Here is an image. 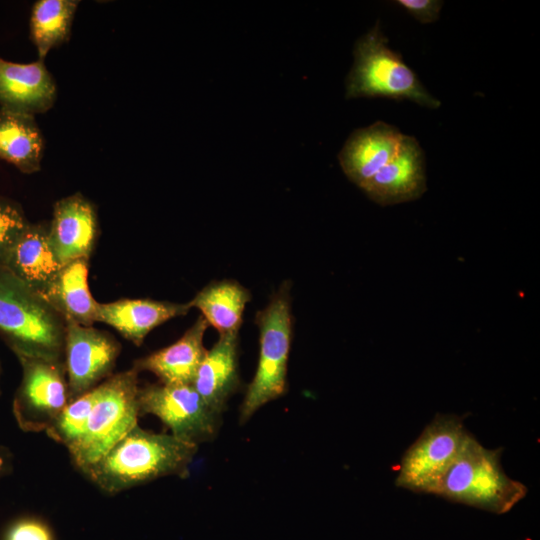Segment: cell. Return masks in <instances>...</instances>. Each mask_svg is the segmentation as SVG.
<instances>
[{
  "mask_svg": "<svg viewBox=\"0 0 540 540\" xmlns=\"http://www.w3.org/2000/svg\"><path fill=\"white\" fill-rule=\"evenodd\" d=\"M198 445L135 426L85 474L113 495L165 476L186 478Z\"/></svg>",
  "mask_w": 540,
  "mask_h": 540,
  "instance_id": "cell-1",
  "label": "cell"
},
{
  "mask_svg": "<svg viewBox=\"0 0 540 540\" xmlns=\"http://www.w3.org/2000/svg\"><path fill=\"white\" fill-rule=\"evenodd\" d=\"M66 322L34 289L0 267V337L18 356L62 360Z\"/></svg>",
  "mask_w": 540,
  "mask_h": 540,
  "instance_id": "cell-2",
  "label": "cell"
},
{
  "mask_svg": "<svg viewBox=\"0 0 540 540\" xmlns=\"http://www.w3.org/2000/svg\"><path fill=\"white\" fill-rule=\"evenodd\" d=\"M501 453L502 448L488 449L469 434L432 494L496 514L510 511L527 487L505 473Z\"/></svg>",
  "mask_w": 540,
  "mask_h": 540,
  "instance_id": "cell-3",
  "label": "cell"
},
{
  "mask_svg": "<svg viewBox=\"0 0 540 540\" xmlns=\"http://www.w3.org/2000/svg\"><path fill=\"white\" fill-rule=\"evenodd\" d=\"M354 63L345 80V97L407 99L437 109L441 103L422 85L402 56L388 47L379 22L360 37L353 49Z\"/></svg>",
  "mask_w": 540,
  "mask_h": 540,
  "instance_id": "cell-4",
  "label": "cell"
},
{
  "mask_svg": "<svg viewBox=\"0 0 540 540\" xmlns=\"http://www.w3.org/2000/svg\"><path fill=\"white\" fill-rule=\"evenodd\" d=\"M290 290V282L285 281L255 316L259 329V358L240 406V423L247 422L262 406L281 397L287 390L293 328Z\"/></svg>",
  "mask_w": 540,
  "mask_h": 540,
  "instance_id": "cell-5",
  "label": "cell"
},
{
  "mask_svg": "<svg viewBox=\"0 0 540 540\" xmlns=\"http://www.w3.org/2000/svg\"><path fill=\"white\" fill-rule=\"evenodd\" d=\"M138 372L115 373L96 387L85 434L70 452L75 467L86 474L129 431L137 426Z\"/></svg>",
  "mask_w": 540,
  "mask_h": 540,
  "instance_id": "cell-6",
  "label": "cell"
},
{
  "mask_svg": "<svg viewBox=\"0 0 540 540\" xmlns=\"http://www.w3.org/2000/svg\"><path fill=\"white\" fill-rule=\"evenodd\" d=\"M469 434L462 416L435 415L403 454L395 484L412 492L432 494Z\"/></svg>",
  "mask_w": 540,
  "mask_h": 540,
  "instance_id": "cell-7",
  "label": "cell"
},
{
  "mask_svg": "<svg viewBox=\"0 0 540 540\" xmlns=\"http://www.w3.org/2000/svg\"><path fill=\"white\" fill-rule=\"evenodd\" d=\"M17 359L22 378L12 402L15 421L24 432L46 431L70 402L64 361Z\"/></svg>",
  "mask_w": 540,
  "mask_h": 540,
  "instance_id": "cell-8",
  "label": "cell"
},
{
  "mask_svg": "<svg viewBox=\"0 0 540 540\" xmlns=\"http://www.w3.org/2000/svg\"><path fill=\"white\" fill-rule=\"evenodd\" d=\"M137 401L139 416H156L179 439L199 445L218 433L221 415L207 406L192 384H145L139 386Z\"/></svg>",
  "mask_w": 540,
  "mask_h": 540,
  "instance_id": "cell-9",
  "label": "cell"
},
{
  "mask_svg": "<svg viewBox=\"0 0 540 540\" xmlns=\"http://www.w3.org/2000/svg\"><path fill=\"white\" fill-rule=\"evenodd\" d=\"M121 351L110 334L73 322H66L63 361L70 401L108 379Z\"/></svg>",
  "mask_w": 540,
  "mask_h": 540,
  "instance_id": "cell-10",
  "label": "cell"
},
{
  "mask_svg": "<svg viewBox=\"0 0 540 540\" xmlns=\"http://www.w3.org/2000/svg\"><path fill=\"white\" fill-rule=\"evenodd\" d=\"M360 189L381 206L421 197L427 189L426 170L424 153L417 139L404 135L395 157Z\"/></svg>",
  "mask_w": 540,
  "mask_h": 540,
  "instance_id": "cell-11",
  "label": "cell"
},
{
  "mask_svg": "<svg viewBox=\"0 0 540 540\" xmlns=\"http://www.w3.org/2000/svg\"><path fill=\"white\" fill-rule=\"evenodd\" d=\"M98 233L96 208L81 193L61 198L54 204L49 235L63 265L79 259L89 260Z\"/></svg>",
  "mask_w": 540,
  "mask_h": 540,
  "instance_id": "cell-12",
  "label": "cell"
},
{
  "mask_svg": "<svg viewBox=\"0 0 540 540\" xmlns=\"http://www.w3.org/2000/svg\"><path fill=\"white\" fill-rule=\"evenodd\" d=\"M403 137L395 126L383 121L354 130L338 154L344 174L361 188L395 157Z\"/></svg>",
  "mask_w": 540,
  "mask_h": 540,
  "instance_id": "cell-13",
  "label": "cell"
},
{
  "mask_svg": "<svg viewBox=\"0 0 540 540\" xmlns=\"http://www.w3.org/2000/svg\"><path fill=\"white\" fill-rule=\"evenodd\" d=\"M56 97L44 60L23 64L0 57V108L35 116L52 108Z\"/></svg>",
  "mask_w": 540,
  "mask_h": 540,
  "instance_id": "cell-14",
  "label": "cell"
},
{
  "mask_svg": "<svg viewBox=\"0 0 540 540\" xmlns=\"http://www.w3.org/2000/svg\"><path fill=\"white\" fill-rule=\"evenodd\" d=\"M191 310L187 303H174L149 298H123L98 303L96 322L106 323L136 346L161 324Z\"/></svg>",
  "mask_w": 540,
  "mask_h": 540,
  "instance_id": "cell-15",
  "label": "cell"
},
{
  "mask_svg": "<svg viewBox=\"0 0 540 540\" xmlns=\"http://www.w3.org/2000/svg\"><path fill=\"white\" fill-rule=\"evenodd\" d=\"M239 333L219 335L207 350L193 380V387L207 406L222 415L240 385L238 371Z\"/></svg>",
  "mask_w": 540,
  "mask_h": 540,
  "instance_id": "cell-16",
  "label": "cell"
},
{
  "mask_svg": "<svg viewBox=\"0 0 540 540\" xmlns=\"http://www.w3.org/2000/svg\"><path fill=\"white\" fill-rule=\"evenodd\" d=\"M208 323L200 315L193 325L174 343L134 361L138 373L148 371L160 383L192 384L206 353L203 338Z\"/></svg>",
  "mask_w": 540,
  "mask_h": 540,
  "instance_id": "cell-17",
  "label": "cell"
},
{
  "mask_svg": "<svg viewBox=\"0 0 540 540\" xmlns=\"http://www.w3.org/2000/svg\"><path fill=\"white\" fill-rule=\"evenodd\" d=\"M64 265L49 235V223H30L13 247L4 267L41 293Z\"/></svg>",
  "mask_w": 540,
  "mask_h": 540,
  "instance_id": "cell-18",
  "label": "cell"
},
{
  "mask_svg": "<svg viewBox=\"0 0 540 540\" xmlns=\"http://www.w3.org/2000/svg\"><path fill=\"white\" fill-rule=\"evenodd\" d=\"M89 260L79 259L62 267L51 283L39 293L65 322L93 326L98 303L89 289Z\"/></svg>",
  "mask_w": 540,
  "mask_h": 540,
  "instance_id": "cell-19",
  "label": "cell"
},
{
  "mask_svg": "<svg viewBox=\"0 0 540 540\" xmlns=\"http://www.w3.org/2000/svg\"><path fill=\"white\" fill-rule=\"evenodd\" d=\"M44 138L34 115L0 108V159L24 174L38 172Z\"/></svg>",
  "mask_w": 540,
  "mask_h": 540,
  "instance_id": "cell-20",
  "label": "cell"
},
{
  "mask_svg": "<svg viewBox=\"0 0 540 540\" xmlns=\"http://www.w3.org/2000/svg\"><path fill=\"white\" fill-rule=\"evenodd\" d=\"M250 300L247 288L235 280L223 279L208 283L188 304L191 309L200 310L208 325L223 335L239 333Z\"/></svg>",
  "mask_w": 540,
  "mask_h": 540,
  "instance_id": "cell-21",
  "label": "cell"
},
{
  "mask_svg": "<svg viewBox=\"0 0 540 540\" xmlns=\"http://www.w3.org/2000/svg\"><path fill=\"white\" fill-rule=\"evenodd\" d=\"M78 0H38L31 9L30 39L44 60L51 49L61 46L70 38Z\"/></svg>",
  "mask_w": 540,
  "mask_h": 540,
  "instance_id": "cell-22",
  "label": "cell"
},
{
  "mask_svg": "<svg viewBox=\"0 0 540 540\" xmlns=\"http://www.w3.org/2000/svg\"><path fill=\"white\" fill-rule=\"evenodd\" d=\"M96 387L84 395L70 401L45 431L57 443L72 452L82 440L96 399Z\"/></svg>",
  "mask_w": 540,
  "mask_h": 540,
  "instance_id": "cell-23",
  "label": "cell"
},
{
  "mask_svg": "<svg viewBox=\"0 0 540 540\" xmlns=\"http://www.w3.org/2000/svg\"><path fill=\"white\" fill-rule=\"evenodd\" d=\"M29 224L19 203L0 196V267L5 266L9 254Z\"/></svg>",
  "mask_w": 540,
  "mask_h": 540,
  "instance_id": "cell-24",
  "label": "cell"
},
{
  "mask_svg": "<svg viewBox=\"0 0 540 540\" xmlns=\"http://www.w3.org/2000/svg\"><path fill=\"white\" fill-rule=\"evenodd\" d=\"M2 540H55L51 528L43 520L24 517L13 521Z\"/></svg>",
  "mask_w": 540,
  "mask_h": 540,
  "instance_id": "cell-25",
  "label": "cell"
},
{
  "mask_svg": "<svg viewBox=\"0 0 540 540\" xmlns=\"http://www.w3.org/2000/svg\"><path fill=\"white\" fill-rule=\"evenodd\" d=\"M396 3L423 24L437 21L443 6L439 0H397Z\"/></svg>",
  "mask_w": 540,
  "mask_h": 540,
  "instance_id": "cell-26",
  "label": "cell"
},
{
  "mask_svg": "<svg viewBox=\"0 0 540 540\" xmlns=\"http://www.w3.org/2000/svg\"><path fill=\"white\" fill-rule=\"evenodd\" d=\"M13 470V454L3 445H0V480L8 476Z\"/></svg>",
  "mask_w": 540,
  "mask_h": 540,
  "instance_id": "cell-27",
  "label": "cell"
},
{
  "mask_svg": "<svg viewBox=\"0 0 540 540\" xmlns=\"http://www.w3.org/2000/svg\"><path fill=\"white\" fill-rule=\"evenodd\" d=\"M1 373H2V366H1V361H0V379H1ZM0 395H1V387H0Z\"/></svg>",
  "mask_w": 540,
  "mask_h": 540,
  "instance_id": "cell-28",
  "label": "cell"
}]
</instances>
